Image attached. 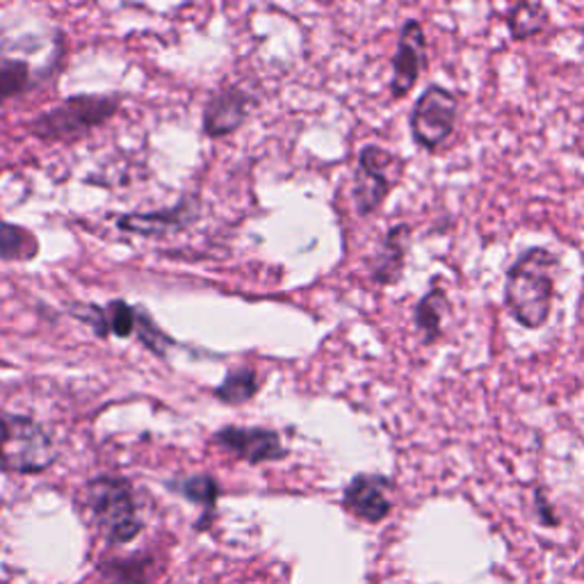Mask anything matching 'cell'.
<instances>
[{"mask_svg":"<svg viewBox=\"0 0 584 584\" xmlns=\"http://www.w3.org/2000/svg\"><path fill=\"white\" fill-rule=\"evenodd\" d=\"M560 258L543 247H532L516 258L505 281V306L525 329H541L552 308L554 272Z\"/></svg>","mask_w":584,"mask_h":584,"instance_id":"1","label":"cell"},{"mask_svg":"<svg viewBox=\"0 0 584 584\" xmlns=\"http://www.w3.org/2000/svg\"><path fill=\"white\" fill-rule=\"evenodd\" d=\"M57 448L35 420L0 412V469L10 473H42L55 461Z\"/></svg>","mask_w":584,"mask_h":584,"instance_id":"2","label":"cell"},{"mask_svg":"<svg viewBox=\"0 0 584 584\" xmlns=\"http://www.w3.org/2000/svg\"><path fill=\"white\" fill-rule=\"evenodd\" d=\"M87 501H90L101 532L112 543H126L142 530L128 482L120 478H99L87 488Z\"/></svg>","mask_w":584,"mask_h":584,"instance_id":"3","label":"cell"},{"mask_svg":"<svg viewBox=\"0 0 584 584\" xmlns=\"http://www.w3.org/2000/svg\"><path fill=\"white\" fill-rule=\"evenodd\" d=\"M457 97L446 87L431 85L416 101L412 112V135L425 151H436L454 133L457 122Z\"/></svg>","mask_w":584,"mask_h":584,"instance_id":"4","label":"cell"},{"mask_svg":"<svg viewBox=\"0 0 584 584\" xmlns=\"http://www.w3.org/2000/svg\"><path fill=\"white\" fill-rule=\"evenodd\" d=\"M116 101L105 97H76L44 112L33 122V133L48 139H63L103 124L114 112Z\"/></svg>","mask_w":584,"mask_h":584,"instance_id":"5","label":"cell"},{"mask_svg":"<svg viewBox=\"0 0 584 584\" xmlns=\"http://www.w3.org/2000/svg\"><path fill=\"white\" fill-rule=\"evenodd\" d=\"M400 177L397 158L382 149V146H366L359 156V167L355 177V203L359 215H370L382 206L389 192Z\"/></svg>","mask_w":584,"mask_h":584,"instance_id":"6","label":"cell"},{"mask_svg":"<svg viewBox=\"0 0 584 584\" xmlns=\"http://www.w3.org/2000/svg\"><path fill=\"white\" fill-rule=\"evenodd\" d=\"M427 67V40L418 21H406L397 40V50L393 57V80L391 94L395 99L406 97L418 82L420 71Z\"/></svg>","mask_w":584,"mask_h":584,"instance_id":"7","label":"cell"},{"mask_svg":"<svg viewBox=\"0 0 584 584\" xmlns=\"http://www.w3.org/2000/svg\"><path fill=\"white\" fill-rule=\"evenodd\" d=\"M215 443L249 463L277 461L285 454L279 436L260 427H226L215 436Z\"/></svg>","mask_w":584,"mask_h":584,"instance_id":"8","label":"cell"},{"mask_svg":"<svg viewBox=\"0 0 584 584\" xmlns=\"http://www.w3.org/2000/svg\"><path fill=\"white\" fill-rule=\"evenodd\" d=\"M391 480L384 475H357L345 488V507L368 523L384 520L391 509Z\"/></svg>","mask_w":584,"mask_h":584,"instance_id":"9","label":"cell"},{"mask_svg":"<svg viewBox=\"0 0 584 584\" xmlns=\"http://www.w3.org/2000/svg\"><path fill=\"white\" fill-rule=\"evenodd\" d=\"M249 114V99L240 90H224L220 92L203 112V128L211 137H222L233 133Z\"/></svg>","mask_w":584,"mask_h":584,"instance_id":"10","label":"cell"},{"mask_svg":"<svg viewBox=\"0 0 584 584\" xmlns=\"http://www.w3.org/2000/svg\"><path fill=\"white\" fill-rule=\"evenodd\" d=\"M408 236H412V228H408L406 224H397L386 233L382 249H379L372 262V279L377 283L391 285L402 277Z\"/></svg>","mask_w":584,"mask_h":584,"instance_id":"11","label":"cell"},{"mask_svg":"<svg viewBox=\"0 0 584 584\" xmlns=\"http://www.w3.org/2000/svg\"><path fill=\"white\" fill-rule=\"evenodd\" d=\"M450 313V300L446 290L431 288L427 295L416 306V327L423 334L425 345H434L441 338V325L443 317Z\"/></svg>","mask_w":584,"mask_h":584,"instance_id":"12","label":"cell"},{"mask_svg":"<svg viewBox=\"0 0 584 584\" xmlns=\"http://www.w3.org/2000/svg\"><path fill=\"white\" fill-rule=\"evenodd\" d=\"M548 23V12L539 3H518L507 14V27L512 33V40L523 42L539 35Z\"/></svg>","mask_w":584,"mask_h":584,"instance_id":"13","label":"cell"},{"mask_svg":"<svg viewBox=\"0 0 584 584\" xmlns=\"http://www.w3.org/2000/svg\"><path fill=\"white\" fill-rule=\"evenodd\" d=\"M40 245L33 233H27L19 226L0 224V258L10 260H27L35 258Z\"/></svg>","mask_w":584,"mask_h":584,"instance_id":"14","label":"cell"},{"mask_svg":"<svg viewBox=\"0 0 584 584\" xmlns=\"http://www.w3.org/2000/svg\"><path fill=\"white\" fill-rule=\"evenodd\" d=\"M188 206H181L177 211H167L158 215H137V217H124L120 222L122 228L144 233V236H154V233H160L165 228H179L183 222H190V215L186 213Z\"/></svg>","mask_w":584,"mask_h":584,"instance_id":"15","label":"cell"},{"mask_svg":"<svg viewBox=\"0 0 584 584\" xmlns=\"http://www.w3.org/2000/svg\"><path fill=\"white\" fill-rule=\"evenodd\" d=\"M101 315V323H99V334L112 332L122 338H128L137 332L139 325V311L135 313V308H131L124 302H114L110 304L105 311H99Z\"/></svg>","mask_w":584,"mask_h":584,"instance_id":"16","label":"cell"},{"mask_svg":"<svg viewBox=\"0 0 584 584\" xmlns=\"http://www.w3.org/2000/svg\"><path fill=\"white\" fill-rule=\"evenodd\" d=\"M256 393H258V377L249 368L233 370L224 379V384L217 389V397L228 404H243L251 400Z\"/></svg>","mask_w":584,"mask_h":584,"instance_id":"17","label":"cell"},{"mask_svg":"<svg viewBox=\"0 0 584 584\" xmlns=\"http://www.w3.org/2000/svg\"><path fill=\"white\" fill-rule=\"evenodd\" d=\"M31 82V69L21 60L0 57V103L21 94Z\"/></svg>","mask_w":584,"mask_h":584,"instance_id":"18","label":"cell"},{"mask_svg":"<svg viewBox=\"0 0 584 584\" xmlns=\"http://www.w3.org/2000/svg\"><path fill=\"white\" fill-rule=\"evenodd\" d=\"M181 493L186 495V498L203 505L206 509H213L215 507V498H217V484L213 478H206V475H199V478H190L186 482L179 484Z\"/></svg>","mask_w":584,"mask_h":584,"instance_id":"19","label":"cell"},{"mask_svg":"<svg viewBox=\"0 0 584 584\" xmlns=\"http://www.w3.org/2000/svg\"><path fill=\"white\" fill-rule=\"evenodd\" d=\"M112 577L116 584H144L146 580V571L139 562H131V564H114Z\"/></svg>","mask_w":584,"mask_h":584,"instance_id":"20","label":"cell"},{"mask_svg":"<svg viewBox=\"0 0 584 584\" xmlns=\"http://www.w3.org/2000/svg\"><path fill=\"white\" fill-rule=\"evenodd\" d=\"M535 501H537V512H539V518H541L543 525H552V528H554V525H560V518L552 514V507H550V503H546V495H543L541 488L537 491Z\"/></svg>","mask_w":584,"mask_h":584,"instance_id":"21","label":"cell"}]
</instances>
